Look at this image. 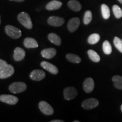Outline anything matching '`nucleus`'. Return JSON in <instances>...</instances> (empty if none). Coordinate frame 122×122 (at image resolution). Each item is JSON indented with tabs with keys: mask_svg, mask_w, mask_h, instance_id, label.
<instances>
[{
	"mask_svg": "<svg viewBox=\"0 0 122 122\" xmlns=\"http://www.w3.org/2000/svg\"><path fill=\"white\" fill-rule=\"evenodd\" d=\"M0 23H1V16H0Z\"/></svg>",
	"mask_w": 122,
	"mask_h": 122,
	"instance_id": "nucleus-35",
	"label": "nucleus"
},
{
	"mask_svg": "<svg viewBox=\"0 0 122 122\" xmlns=\"http://www.w3.org/2000/svg\"><path fill=\"white\" fill-rule=\"evenodd\" d=\"M101 13L103 18L105 19H108L110 16V11L109 7L106 4H102L101 5Z\"/></svg>",
	"mask_w": 122,
	"mask_h": 122,
	"instance_id": "nucleus-23",
	"label": "nucleus"
},
{
	"mask_svg": "<svg viewBox=\"0 0 122 122\" xmlns=\"http://www.w3.org/2000/svg\"><path fill=\"white\" fill-rule=\"evenodd\" d=\"M74 122H79V121H77V120H75Z\"/></svg>",
	"mask_w": 122,
	"mask_h": 122,
	"instance_id": "nucleus-33",
	"label": "nucleus"
},
{
	"mask_svg": "<svg viewBox=\"0 0 122 122\" xmlns=\"http://www.w3.org/2000/svg\"><path fill=\"white\" fill-rule=\"evenodd\" d=\"M114 44L115 48L120 53H122V40L118 37H115L114 39Z\"/></svg>",
	"mask_w": 122,
	"mask_h": 122,
	"instance_id": "nucleus-28",
	"label": "nucleus"
},
{
	"mask_svg": "<svg viewBox=\"0 0 122 122\" xmlns=\"http://www.w3.org/2000/svg\"><path fill=\"white\" fill-rule=\"evenodd\" d=\"M80 24V20L79 18H72L68 21L67 28L71 32H74L77 30Z\"/></svg>",
	"mask_w": 122,
	"mask_h": 122,
	"instance_id": "nucleus-10",
	"label": "nucleus"
},
{
	"mask_svg": "<svg viewBox=\"0 0 122 122\" xmlns=\"http://www.w3.org/2000/svg\"><path fill=\"white\" fill-rule=\"evenodd\" d=\"M18 19L22 25L25 28L30 30L32 28L33 24L30 19V16L25 12H22L18 15Z\"/></svg>",
	"mask_w": 122,
	"mask_h": 122,
	"instance_id": "nucleus-1",
	"label": "nucleus"
},
{
	"mask_svg": "<svg viewBox=\"0 0 122 122\" xmlns=\"http://www.w3.org/2000/svg\"><path fill=\"white\" fill-rule=\"evenodd\" d=\"M5 32L12 39H18L22 36V31L19 28L11 25H7L5 28Z\"/></svg>",
	"mask_w": 122,
	"mask_h": 122,
	"instance_id": "nucleus-2",
	"label": "nucleus"
},
{
	"mask_svg": "<svg viewBox=\"0 0 122 122\" xmlns=\"http://www.w3.org/2000/svg\"><path fill=\"white\" fill-rule=\"evenodd\" d=\"M57 54V50L54 48L44 49L41 52L42 57L46 59H51L54 58Z\"/></svg>",
	"mask_w": 122,
	"mask_h": 122,
	"instance_id": "nucleus-14",
	"label": "nucleus"
},
{
	"mask_svg": "<svg viewBox=\"0 0 122 122\" xmlns=\"http://www.w3.org/2000/svg\"><path fill=\"white\" fill-rule=\"evenodd\" d=\"M92 19V13L90 10H87L86 11H85L84 16V23L85 25H88L91 23Z\"/></svg>",
	"mask_w": 122,
	"mask_h": 122,
	"instance_id": "nucleus-27",
	"label": "nucleus"
},
{
	"mask_svg": "<svg viewBox=\"0 0 122 122\" xmlns=\"http://www.w3.org/2000/svg\"><path fill=\"white\" fill-rule=\"evenodd\" d=\"M94 88V82L93 79L91 77L85 79L83 82V89L87 93H90L93 91Z\"/></svg>",
	"mask_w": 122,
	"mask_h": 122,
	"instance_id": "nucleus-12",
	"label": "nucleus"
},
{
	"mask_svg": "<svg viewBox=\"0 0 122 122\" xmlns=\"http://www.w3.org/2000/svg\"><path fill=\"white\" fill-rule=\"evenodd\" d=\"M9 91L13 93H19L27 89V85L23 82H14L9 86Z\"/></svg>",
	"mask_w": 122,
	"mask_h": 122,
	"instance_id": "nucleus-3",
	"label": "nucleus"
},
{
	"mask_svg": "<svg viewBox=\"0 0 122 122\" xmlns=\"http://www.w3.org/2000/svg\"><path fill=\"white\" fill-rule=\"evenodd\" d=\"M24 46L27 48H36L39 46V44L36 40L31 37H27L24 40Z\"/></svg>",
	"mask_w": 122,
	"mask_h": 122,
	"instance_id": "nucleus-16",
	"label": "nucleus"
},
{
	"mask_svg": "<svg viewBox=\"0 0 122 122\" xmlns=\"http://www.w3.org/2000/svg\"><path fill=\"white\" fill-rule=\"evenodd\" d=\"M39 107L42 113L46 115H51L54 113V110L51 105L44 101L40 102Z\"/></svg>",
	"mask_w": 122,
	"mask_h": 122,
	"instance_id": "nucleus-5",
	"label": "nucleus"
},
{
	"mask_svg": "<svg viewBox=\"0 0 122 122\" xmlns=\"http://www.w3.org/2000/svg\"><path fill=\"white\" fill-rule=\"evenodd\" d=\"M112 11L116 18L119 19L122 17V9L118 5H114L112 6Z\"/></svg>",
	"mask_w": 122,
	"mask_h": 122,
	"instance_id": "nucleus-26",
	"label": "nucleus"
},
{
	"mask_svg": "<svg viewBox=\"0 0 122 122\" xmlns=\"http://www.w3.org/2000/svg\"><path fill=\"white\" fill-rule=\"evenodd\" d=\"M100 40V36L98 33H93L90 35L88 39V42L89 44H96Z\"/></svg>",
	"mask_w": 122,
	"mask_h": 122,
	"instance_id": "nucleus-24",
	"label": "nucleus"
},
{
	"mask_svg": "<svg viewBox=\"0 0 122 122\" xmlns=\"http://www.w3.org/2000/svg\"><path fill=\"white\" fill-rule=\"evenodd\" d=\"M102 49L103 51L105 54L107 55L110 54L112 52V48H111V45L109 41L106 40L103 42L102 45Z\"/></svg>",
	"mask_w": 122,
	"mask_h": 122,
	"instance_id": "nucleus-25",
	"label": "nucleus"
},
{
	"mask_svg": "<svg viewBox=\"0 0 122 122\" xmlns=\"http://www.w3.org/2000/svg\"><path fill=\"white\" fill-rule=\"evenodd\" d=\"M88 56H89V58L91 59L93 62H99L100 61V56L97 54V52H96L95 51L93 50L90 49L88 50L87 51Z\"/></svg>",
	"mask_w": 122,
	"mask_h": 122,
	"instance_id": "nucleus-20",
	"label": "nucleus"
},
{
	"mask_svg": "<svg viewBox=\"0 0 122 122\" xmlns=\"http://www.w3.org/2000/svg\"><path fill=\"white\" fill-rule=\"evenodd\" d=\"M68 6L70 9L74 11H79L82 6L80 3L77 0H71L68 2Z\"/></svg>",
	"mask_w": 122,
	"mask_h": 122,
	"instance_id": "nucleus-18",
	"label": "nucleus"
},
{
	"mask_svg": "<svg viewBox=\"0 0 122 122\" xmlns=\"http://www.w3.org/2000/svg\"><path fill=\"white\" fill-rule=\"evenodd\" d=\"M25 56V51L23 49L16 47L14 51V59L16 61H20L24 58Z\"/></svg>",
	"mask_w": 122,
	"mask_h": 122,
	"instance_id": "nucleus-15",
	"label": "nucleus"
},
{
	"mask_svg": "<svg viewBox=\"0 0 122 122\" xmlns=\"http://www.w3.org/2000/svg\"><path fill=\"white\" fill-rule=\"evenodd\" d=\"M30 78L32 80L40 81L45 77V73L41 70H34L30 72Z\"/></svg>",
	"mask_w": 122,
	"mask_h": 122,
	"instance_id": "nucleus-11",
	"label": "nucleus"
},
{
	"mask_svg": "<svg viewBox=\"0 0 122 122\" xmlns=\"http://www.w3.org/2000/svg\"><path fill=\"white\" fill-rule=\"evenodd\" d=\"M10 1H15V2H23L24 1V0H10Z\"/></svg>",
	"mask_w": 122,
	"mask_h": 122,
	"instance_id": "nucleus-31",
	"label": "nucleus"
},
{
	"mask_svg": "<svg viewBox=\"0 0 122 122\" xmlns=\"http://www.w3.org/2000/svg\"><path fill=\"white\" fill-rule=\"evenodd\" d=\"M65 20L63 18L51 16L48 18V23L49 25L54 27H60L63 25Z\"/></svg>",
	"mask_w": 122,
	"mask_h": 122,
	"instance_id": "nucleus-9",
	"label": "nucleus"
},
{
	"mask_svg": "<svg viewBox=\"0 0 122 122\" xmlns=\"http://www.w3.org/2000/svg\"><path fill=\"white\" fill-rule=\"evenodd\" d=\"M67 59L70 62L74 63H79L81 62V58L80 57L76 54H71V53H68L66 56Z\"/></svg>",
	"mask_w": 122,
	"mask_h": 122,
	"instance_id": "nucleus-22",
	"label": "nucleus"
},
{
	"mask_svg": "<svg viewBox=\"0 0 122 122\" xmlns=\"http://www.w3.org/2000/svg\"><path fill=\"white\" fill-rule=\"evenodd\" d=\"M78 94L77 89L72 86L67 87L63 90V95L66 100H71L74 99Z\"/></svg>",
	"mask_w": 122,
	"mask_h": 122,
	"instance_id": "nucleus-4",
	"label": "nucleus"
},
{
	"mask_svg": "<svg viewBox=\"0 0 122 122\" xmlns=\"http://www.w3.org/2000/svg\"><path fill=\"white\" fill-rule=\"evenodd\" d=\"M120 109H121V110H122V105L121 107H120Z\"/></svg>",
	"mask_w": 122,
	"mask_h": 122,
	"instance_id": "nucleus-34",
	"label": "nucleus"
},
{
	"mask_svg": "<svg viewBox=\"0 0 122 122\" xmlns=\"http://www.w3.org/2000/svg\"><path fill=\"white\" fill-rule=\"evenodd\" d=\"M98 105L99 102L97 99L91 98L84 101L82 102L81 106L84 109L91 110L96 108V107L98 106Z\"/></svg>",
	"mask_w": 122,
	"mask_h": 122,
	"instance_id": "nucleus-6",
	"label": "nucleus"
},
{
	"mask_svg": "<svg viewBox=\"0 0 122 122\" xmlns=\"http://www.w3.org/2000/svg\"><path fill=\"white\" fill-rule=\"evenodd\" d=\"M7 65V63L5 61L0 59V72L5 68V67Z\"/></svg>",
	"mask_w": 122,
	"mask_h": 122,
	"instance_id": "nucleus-29",
	"label": "nucleus"
},
{
	"mask_svg": "<svg viewBox=\"0 0 122 122\" xmlns=\"http://www.w3.org/2000/svg\"><path fill=\"white\" fill-rule=\"evenodd\" d=\"M63 120H52L50 121V122H63Z\"/></svg>",
	"mask_w": 122,
	"mask_h": 122,
	"instance_id": "nucleus-30",
	"label": "nucleus"
},
{
	"mask_svg": "<svg viewBox=\"0 0 122 122\" xmlns=\"http://www.w3.org/2000/svg\"><path fill=\"white\" fill-rule=\"evenodd\" d=\"M48 39L51 43L57 46L61 45V39L58 35L54 33H50L48 35Z\"/></svg>",
	"mask_w": 122,
	"mask_h": 122,
	"instance_id": "nucleus-19",
	"label": "nucleus"
},
{
	"mask_svg": "<svg viewBox=\"0 0 122 122\" xmlns=\"http://www.w3.org/2000/svg\"><path fill=\"white\" fill-rule=\"evenodd\" d=\"M0 101L9 105H15L18 103V97L10 94H2L0 96Z\"/></svg>",
	"mask_w": 122,
	"mask_h": 122,
	"instance_id": "nucleus-7",
	"label": "nucleus"
},
{
	"mask_svg": "<svg viewBox=\"0 0 122 122\" xmlns=\"http://www.w3.org/2000/svg\"><path fill=\"white\" fill-rule=\"evenodd\" d=\"M112 81H113L114 86L118 89L122 90V77L119 75H115L112 77Z\"/></svg>",
	"mask_w": 122,
	"mask_h": 122,
	"instance_id": "nucleus-21",
	"label": "nucleus"
},
{
	"mask_svg": "<svg viewBox=\"0 0 122 122\" xmlns=\"http://www.w3.org/2000/svg\"><path fill=\"white\" fill-rule=\"evenodd\" d=\"M15 70L13 66L11 65H7L5 67V68L0 72V79H4L11 76L14 73Z\"/></svg>",
	"mask_w": 122,
	"mask_h": 122,
	"instance_id": "nucleus-8",
	"label": "nucleus"
},
{
	"mask_svg": "<svg viewBox=\"0 0 122 122\" xmlns=\"http://www.w3.org/2000/svg\"><path fill=\"white\" fill-rule=\"evenodd\" d=\"M62 3L59 1H57V0H53V1H50L49 2L46 6V9L49 11H52V10H58L62 6Z\"/></svg>",
	"mask_w": 122,
	"mask_h": 122,
	"instance_id": "nucleus-17",
	"label": "nucleus"
},
{
	"mask_svg": "<svg viewBox=\"0 0 122 122\" xmlns=\"http://www.w3.org/2000/svg\"><path fill=\"white\" fill-rule=\"evenodd\" d=\"M118 1L120 3H121V4H122V0H118Z\"/></svg>",
	"mask_w": 122,
	"mask_h": 122,
	"instance_id": "nucleus-32",
	"label": "nucleus"
},
{
	"mask_svg": "<svg viewBox=\"0 0 122 122\" xmlns=\"http://www.w3.org/2000/svg\"><path fill=\"white\" fill-rule=\"evenodd\" d=\"M41 66L44 69L47 70L51 74L56 75L58 73V69L56 66L53 64L49 63V62H46V61H42L40 63Z\"/></svg>",
	"mask_w": 122,
	"mask_h": 122,
	"instance_id": "nucleus-13",
	"label": "nucleus"
}]
</instances>
